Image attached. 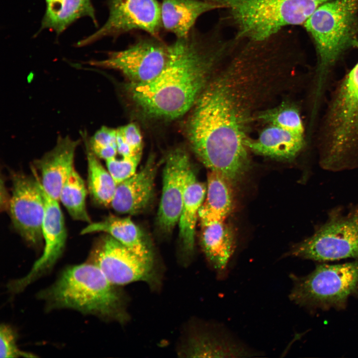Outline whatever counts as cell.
<instances>
[{
	"mask_svg": "<svg viewBox=\"0 0 358 358\" xmlns=\"http://www.w3.org/2000/svg\"><path fill=\"white\" fill-rule=\"evenodd\" d=\"M234 43L220 26L203 33L194 28L169 44L167 62L153 80L131 83L128 90L135 102L152 116L175 119L186 113L202 92L210 68L226 55Z\"/></svg>",
	"mask_w": 358,
	"mask_h": 358,
	"instance_id": "1",
	"label": "cell"
},
{
	"mask_svg": "<svg viewBox=\"0 0 358 358\" xmlns=\"http://www.w3.org/2000/svg\"><path fill=\"white\" fill-rule=\"evenodd\" d=\"M233 99L224 83L210 85L193 105L186 132L201 163L234 185L246 174L249 163L242 119Z\"/></svg>",
	"mask_w": 358,
	"mask_h": 358,
	"instance_id": "2",
	"label": "cell"
},
{
	"mask_svg": "<svg viewBox=\"0 0 358 358\" xmlns=\"http://www.w3.org/2000/svg\"><path fill=\"white\" fill-rule=\"evenodd\" d=\"M319 140L323 169L338 171L358 167V62L334 91Z\"/></svg>",
	"mask_w": 358,
	"mask_h": 358,
	"instance_id": "3",
	"label": "cell"
},
{
	"mask_svg": "<svg viewBox=\"0 0 358 358\" xmlns=\"http://www.w3.org/2000/svg\"><path fill=\"white\" fill-rule=\"evenodd\" d=\"M113 285L96 265L86 263L67 268L40 296L52 308L121 320V298Z\"/></svg>",
	"mask_w": 358,
	"mask_h": 358,
	"instance_id": "4",
	"label": "cell"
},
{
	"mask_svg": "<svg viewBox=\"0 0 358 358\" xmlns=\"http://www.w3.org/2000/svg\"><path fill=\"white\" fill-rule=\"evenodd\" d=\"M317 56L316 101L331 68L347 50L358 47V0H332L317 8L303 24Z\"/></svg>",
	"mask_w": 358,
	"mask_h": 358,
	"instance_id": "5",
	"label": "cell"
},
{
	"mask_svg": "<svg viewBox=\"0 0 358 358\" xmlns=\"http://www.w3.org/2000/svg\"><path fill=\"white\" fill-rule=\"evenodd\" d=\"M291 301L308 308L342 309L358 292V261L321 264L304 276L291 275Z\"/></svg>",
	"mask_w": 358,
	"mask_h": 358,
	"instance_id": "6",
	"label": "cell"
},
{
	"mask_svg": "<svg viewBox=\"0 0 358 358\" xmlns=\"http://www.w3.org/2000/svg\"><path fill=\"white\" fill-rule=\"evenodd\" d=\"M288 255L319 262L358 259V203L332 209L326 222L294 245Z\"/></svg>",
	"mask_w": 358,
	"mask_h": 358,
	"instance_id": "7",
	"label": "cell"
},
{
	"mask_svg": "<svg viewBox=\"0 0 358 358\" xmlns=\"http://www.w3.org/2000/svg\"><path fill=\"white\" fill-rule=\"evenodd\" d=\"M169 44L152 36L140 38L127 48L110 52L102 60L91 61L92 66L121 72L135 84L148 82L165 67L169 57Z\"/></svg>",
	"mask_w": 358,
	"mask_h": 358,
	"instance_id": "8",
	"label": "cell"
},
{
	"mask_svg": "<svg viewBox=\"0 0 358 358\" xmlns=\"http://www.w3.org/2000/svg\"><path fill=\"white\" fill-rule=\"evenodd\" d=\"M109 15L104 24L77 46L89 45L106 37H116L139 30L160 38L161 3L158 0H108Z\"/></svg>",
	"mask_w": 358,
	"mask_h": 358,
	"instance_id": "9",
	"label": "cell"
},
{
	"mask_svg": "<svg viewBox=\"0 0 358 358\" xmlns=\"http://www.w3.org/2000/svg\"><path fill=\"white\" fill-rule=\"evenodd\" d=\"M9 205L12 224L20 235L32 246L41 244L45 202L39 179L13 175Z\"/></svg>",
	"mask_w": 358,
	"mask_h": 358,
	"instance_id": "10",
	"label": "cell"
},
{
	"mask_svg": "<svg viewBox=\"0 0 358 358\" xmlns=\"http://www.w3.org/2000/svg\"><path fill=\"white\" fill-rule=\"evenodd\" d=\"M92 259L114 285L149 280L152 276V260L136 255L109 235L96 247Z\"/></svg>",
	"mask_w": 358,
	"mask_h": 358,
	"instance_id": "11",
	"label": "cell"
},
{
	"mask_svg": "<svg viewBox=\"0 0 358 358\" xmlns=\"http://www.w3.org/2000/svg\"><path fill=\"white\" fill-rule=\"evenodd\" d=\"M191 169L188 155L183 149H175L167 155L158 213V222L164 231L170 232L178 223L186 179Z\"/></svg>",
	"mask_w": 358,
	"mask_h": 358,
	"instance_id": "12",
	"label": "cell"
},
{
	"mask_svg": "<svg viewBox=\"0 0 358 358\" xmlns=\"http://www.w3.org/2000/svg\"><path fill=\"white\" fill-rule=\"evenodd\" d=\"M42 190L45 202L42 226L44 251L28 274L12 282L10 287L14 292L23 290L51 268L62 255L65 246L67 230L59 201L48 195L43 188Z\"/></svg>",
	"mask_w": 358,
	"mask_h": 358,
	"instance_id": "13",
	"label": "cell"
},
{
	"mask_svg": "<svg viewBox=\"0 0 358 358\" xmlns=\"http://www.w3.org/2000/svg\"><path fill=\"white\" fill-rule=\"evenodd\" d=\"M80 142L68 136L59 135L54 147L35 162L42 188L59 201L61 189L74 169L75 152Z\"/></svg>",
	"mask_w": 358,
	"mask_h": 358,
	"instance_id": "14",
	"label": "cell"
},
{
	"mask_svg": "<svg viewBox=\"0 0 358 358\" xmlns=\"http://www.w3.org/2000/svg\"><path fill=\"white\" fill-rule=\"evenodd\" d=\"M157 167L150 159L134 175L118 184L110 206L117 212L133 214L150 202L154 192Z\"/></svg>",
	"mask_w": 358,
	"mask_h": 358,
	"instance_id": "15",
	"label": "cell"
},
{
	"mask_svg": "<svg viewBox=\"0 0 358 358\" xmlns=\"http://www.w3.org/2000/svg\"><path fill=\"white\" fill-rule=\"evenodd\" d=\"M200 224L203 250L219 277H223L235 249L233 232L225 220H213Z\"/></svg>",
	"mask_w": 358,
	"mask_h": 358,
	"instance_id": "16",
	"label": "cell"
},
{
	"mask_svg": "<svg viewBox=\"0 0 358 358\" xmlns=\"http://www.w3.org/2000/svg\"><path fill=\"white\" fill-rule=\"evenodd\" d=\"M221 6L208 0H162V27L176 38L187 36L202 14Z\"/></svg>",
	"mask_w": 358,
	"mask_h": 358,
	"instance_id": "17",
	"label": "cell"
},
{
	"mask_svg": "<svg viewBox=\"0 0 358 358\" xmlns=\"http://www.w3.org/2000/svg\"><path fill=\"white\" fill-rule=\"evenodd\" d=\"M245 144L255 153L270 158L291 160L302 151L304 136L270 125L256 139H246Z\"/></svg>",
	"mask_w": 358,
	"mask_h": 358,
	"instance_id": "18",
	"label": "cell"
},
{
	"mask_svg": "<svg viewBox=\"0 0 358 358\" xmlns=\"http://www.w3.org/2000/svg\"><path fill=\"white\" fill-rule=\"evenodd\" d=\"M99 232L107 233L136 255L152 260L150 247L142 231L129 218L110 216L99 222L89 223L81 234Z\"/></svg>",
	"mask_w": 358,
	"mask_h": 358,
	"instance_id": "19",
	"label": "cell"
},
{
	"mask_svg": "<svg viewBox=\"0 0 358 358\" xmlns=\"http://www.w3.org/2000/svg\"><path fill=\"white\" fill-rule=\"evenodd\" d=\"M206 192V186L198 180L191 168L187 177L182 208L178 221L179 237L187 253H190L194 250L196 225Z\"/></svg>",
	"mask_w": 358,
	"mask_h": 358,
	"instance_id": "20",
	"label": "cell"
},
{
	"mask_svg": "<svg viewBox=\"0 0 358 358\" xmlns=\"http://www.w3.org/2000/svg\"><path fill=\"white\" fill-rule=\"evenodd\" d=\"M233 185L221 173L209 171L205 197L199 212L200 222L226 219L233 208Z\"/></svg>",
	"mask_w": 358,
	"mask_h": 358,
	"instance_id": "21",
	"label": "cell"
},
{
	"mask_svg": "<svg viewBox=\"0 0 358 358\" xmlns=\"http://www.w3.org/2000/svg\"><path fill=\"white\" fill-rule=\"evenodd\" d=\"M84 16L90 17L97 25L91 0H62L56 6L46 9L41 28L60 34L76 20Z\"/></svg>",
	"mask_w": 358,
	"mask_h": 358,
	"instance_id": "22",
	"label": "cell"
},
{
	"mask_svg": "<svg viewBox=\"0 0 358 358\" xmlns=\"http://www.w3.org/2000/svg\"><path fill=\"white\" fill-rule=\"evenodd\" d=\"M87 145L88 188L92 198L104 206L110 204L114 195L117 184L107 169Z\"/></svg>",
	"mask_w": 358,
	"mask_h": 358,
	"instance_id": "23",
	"label": "cell"
},
{
	"mask_svg": "<svg viewBox=\"0 0 358 358\" xmlns=\"http://www.w3.org/2000/svg\"><path fill=\"white\" fill-rule=\"evenodd\" d=\"M87 194L84 181L74 168L61 189L59 201L73 219L90 223L86 208Z\"/></svg>",
	"mask_w": 358,
	"mask_h": 358,
	"instance_id": "24",
	"label": "cell"
},
{
	"mask_svg": "<svg viewBox=\"0 0 358 358\" xmlns=\"http://www.w3.org/2000/svg\"><path fill=\"white\" fill-rule=\"evenodd\" d=\"M261 118L270 125L304 136V126L298 110L286 105L269 110L263 113Z\"/></svg>",
	"mask_w": 358,
	"mask_h": 358,
	"instance_id": "25",
	"label": "cell"
},
{
	"mask_svg": "<svg viewBox=\"0 0 358 358\" xmlns=\"http://www.w3.org/2000/svg\"><path fill=\"white\" fill-rule=\"evenodd\" d=\"M141 154L122 157L121 159L116 157L106 161L107 169L117 185L130 178L137 172V168L141 159Z\"/></svg>",
	"mask_w": 358,
	"mask_h": 358,
	"instance_id": "26",
	"label": "cell"
},
{
	"mask_svg": "<svg viewBox=\"0 0 358 358\" xmlns=\"http://www.w3.org/2000/svg\"><path fill=\"white\" fill-rule=\"evenodd\" d=\"M0 357H35L31 354L20 351L16 344V338L10 327L3 324L0 329Z\"/></svg>",
	"mask_w": 358,
	"mask_h": 358,
	"instance_id": "27",
	"label": "cell"
},
{
	"mask_svg": "<svg viewBox=\"0 0 358 358\" xmlns=\"http://www.w3.org/2000/svg\"><path fill=\"white\" fill-rule=\"evenodd\" d=\"M135 154L142 153V138L138 127L129 123L118 128Z\"/></svg>",
	"mask_w": 358,
	"mask_h": 358,
	"instance_id": "28",
	"label": "cell"
},
{
	"mask_svg": "<svg viewBox=\"0 0 358 358\" xmlns=\"http://www.w3.org/2000/svg\"><path fill=\"white\" fill-rule=\"evenodd\" d=\"M116 135V129L103 126L94 133L89 144L101 146L112 145L117 148Z\"/></svg>",
	"mask_w": 358,
	"mask_h": 358,
	"instance_id": "29",
	"label": "cell"
},
{
	"mask_svg": "<svg viewBox=\"0 0 358 358\" xmlns=\"http://www.w3.org/2000/svg\"><path fill=\"white\" fill-rule=\"evenodd\" d=\"M88 145L90 150L97 158L105 161L116 157L118 153L117 148L112 145Z\"/></svg>",
	"mask_w": 358,
	"mask_h": 358,
	"instance_id": "30",
	"label": "cell"
},
{
	"mask_svg": "<svg viewBox=\"0 0 358 358\" xmlns=\"http://www.w3.org/2000/svg\"><path fill=\"white\" fill-rule=\"evenodd\" d=\"M116 130V145L117 152L122 157H128L136 155L133 153L131 147L126 142L118 129H117Z\"/></svg>",
	"mask_w": 358,
	"mask_h": 358,
	"instance_id": "31",
	"label": "cell"
},
{
	"mask_svg": "<svg viewBox=\"0 0 358 358\" xmlns=\"http://www.w3.org/2000/svg\"><path fill=\"white\" fill-rule=\"evenodd\" d=\"M46 2V9L52 8L58 5L62 0H45Z\"/></svg>",
	"mask_w": 358,
	"mask_h": 358,
	"instance_id": "32",
	"label": "cell"
}]
</instances>
